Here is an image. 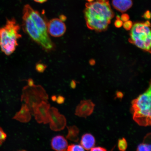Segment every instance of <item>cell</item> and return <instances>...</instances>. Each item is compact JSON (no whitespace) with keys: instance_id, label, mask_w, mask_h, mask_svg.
<instances>
[{"instance_id":"obj_1","label":"cell","mask_w":151,"mask_h":151,"mask_svg":"<svg viewBox=\"0 0 151 151\" xmlns=\"http://www.w3.org/2000/svg\"><path fill=\"white\" fill-rule=\"evenodd\" d=\"M22 28L32 40L47 52L55 50V45L47 31L48 22L42 13L34 9L29 4L24 6L22 11Z\"/></svg>"},{"instance_id":"obj_4","label":"cell","mask_w":151,"mask_h":151,"mask_svg":"<svg viewBox=\"0 0 151 151\" xmlns=\"http://www.w3.org/2000/svg\"><path fill=\"white\" fill-rule=\"evenodd\" d=\"M151 84L145 93L132 101L131 112L133 119L139 126L151 125Z\"/></svg>"},{"instance_id":"obj_26","label":"cell","mask_w":151,"mask_h":151,"mask_svg":"<svg viewBox=\"0 0 151 151\" xmlns=\"http://www.w3.org/2000/svg\"><path fill=\"white\" fill-rule=\"evenodd\" d=\"M92 151H105L107 150L106 149L101 147H93L91 149Z\"/></svg>"},{"instance_id":"obj_8","label":"cell","mask_w":151,"mask_h":151,"mask_svg":"<svg viewBox=\"0 0 151 151\" xmlns=\"http://www.w3.org/2000/svg\"><path fill=\"white\" fill-rule=\"evenodd\" d=\"M50 129L53 131H61L65 129L67 120L64 115L60 114L58 109L55 107H50Z\"/></svg>"},{"instance_id":"obj_31","label":"cell","mask_w":151,"mask_h":151,"mask_svg":"<svg viewBox=\"0 0 151 151\" xmlns=\"http://www.w3.org/2000/svg\"><path fill=\"white\" fill-rule=\"evenodd\" d=\"M60 19L62 21H63L64 22L66 20L67 18H66V17L65 16H64V15H62L61 16H60Z\"/></svg>"},{"instance_id":"obj_18","label":"cell","mask_w":151,"mask_h":151,"mask_svg":"<svg viewBox=\"0 0 151 151\" xmlns=\"http://www.w3.org/2000/svg\"><path fill=\"white\" fill-rule=\"evenodd\" d=\"M67 150L68 151H84V149L81 145L71 144L68 146Z\"/></svg>"},{"instance_id":"obj_32","label":"cell","mask_w":151,"mask_h":151,"mask_svg":"<svg viewBox=\"0 0 151 151\" xmlns=\"http://www.w3.org/2000/svg\"><path fill=\"white\" fill-rule=\"evenodd\" d=\"M89 63L91 65H95L96 63L95 60L93 59L89 61Z\"/></svg>"},{"instance_id":"obj_5","label":"cell","mask_w":151,"mask_h":151,"mask_svg":"<svg viewBox=\"0 0 151 151\" xmlns=\"http://www.w3.org/2000/svg\"><path fill=\"white\" fill-rule=\"evenodd\" d=\"M129 42L138 48L151 52V35L150 27L145 23L137 22L132 26Z\"/></svg>"},{"instance_id":"obj_13","label":"cell","mask_w":151,"mask_h":151,"mask_svg":"<svg viewBox=\"0 0 151 151\" xmlns=\"http://www.w3.org/2000/svg\"><path fill=\"white\" fill-rule=\"evenodd\" d=\"M112 4L117 10L123 13L131 8L133 1L132 0H112Z\"/></svg>"},{"instance_id":"obj_3","label":"cell","mask_w":151,"mask_h":151,"mask_svg":"<svg viewBox=\"0 0 151 151\" xmlns=\"http://www.w3.org/2000/svg\"><path fill=\"white\" fill-rule=\"evenodd\" d=\"M20 29L14 18L7 19L5 25L0 27V47L6 55L13 53L18 46V40L22 37Z\"/></svg>"},{"instance_id":"obj_23","label":"cell","mask_w":151,"mask_h":151,"mask_svg":"<svg viewBox=\"0 0 151 151\" xmlns=\"http://www.w3.org/2000/svg\"><path fill=\"white\" fill-rule=\"evenodd\" d=\"M123 22L120 19H116L114 22V25L116 28H119L123 25Z\"/></svg>"},{"instance_id":"obj_29","label":"cell","mask_w":151,"mask_h":151,"mask_svg":"<svg viewBox=\"0 0 151 151\" xmlns=\"http://www.w3.org/2000/svg\"><path fill=\"white\" fill-rule=\"evenodd\" d=\"M71 88H75L76 87V82L74 80L72 81L70 84Z\"/></svg>"},{"instance_id":"obj_2","label":"cell","mask_w":151,"mask_h":151,"mask_svg":"<svg viewBox=\"0 0 151 151\" xmlns=\"http://www.w3.org/2000/svg\"><path fill=\"white\" fill-rule=\"evenodd\" d=\"M84 16L88 28L101 32L106 30L114 13L108 0H94L86 4Z\"/></svg>"},{"instance_id":"obj_30","label":"cell","mask_w":151,"mask_h":151,"mask_svg":"<svg viewBox=\"0 0 151 151\" xmlns=\"http://www.w3.org/2000/svg\"><path fill=\"white\" fill-rule=\"evenodd\" d=\"M36 2L39 3H43L46 2L48 0H34Z\"/></svg>"},{"instance_id":"obj_14","label":"cell","mask_w":151,"mask_h":151,"mask_svg":"<svg viewBox=\"0 0 151 151\" xmlns=\"http://www.w3.org/2000/svg\"><path fill=\"white\" fill-rule=\"evenodd\" d=\"M95 139L91 134L86 133L82 136L81 141V145L85 150H89L95 145Z\"/></svg>"},{"instance_id":"obj_27","label":"cell","mask_w":151,"mask_h":151,"mask_svg":"<svg viewBox=\"0 0 151 151\" xmlns=\"http://www.w3.org/2000/svg\"><path fill=\"white\" fill-rule=\"evenodd\" d=\"M28 86H32L35 85L33 80L32 78H29L27 81Z\"/></svg>"},{"instance_id":"obj_25","label":"cell","mask_w":151,"mask_h":151,"mask_svg":"<svg viewBox=\"0 0 151 151\" xmlns=\"http://www.w3.org/2000/svg\"><path fill=\"white\" fill-rule=\"evenodd\" d=\"M142 17L146 20L150 19L151 18V14L150 11H146L143 15Z\"/></svg>"},{"instance_id":"obj_11","label":"cell","mask_w":151,"mask_h":151,"mask_svg":"<svg viewBox=\"0 0 151 151\" xmlns=\"http://www.w3.org/2000/svg\"><path fill=\"white\" fill-rule=\"evenodd\" d=\"M51 146L53 150L65 151L67 150L68 145L67 139L63 136L57 135L52 138Z\"/></svg>"},{"instance_id":"obj_20","label":"cell","mask_w":151,"mask_h":151,"mask_svg":"<svg viewBox=\"0 0 151 151\" xmlns=\"http://www.w3.org/2000/svg\"><path fill=\"white\" fill-rule=\"evenodd\" d=\"M36 70L40 73H42L46 69L47 66L44 64L39 63L36 65Z\"/></svg>"},{"instance_id":"obj_28","label":"cell","mask_w":151,"mask_h":151,"mask_svg":"<svg viewBox=\"0 0 151 151\" xmlns=\"http://www.w3.org/2000/svg\"><path fill=\"white\" fill-rule=\"evenodd\" d=\"M116 97L119 99H122L123 97V94L122 93V92L118 91L116 92Z\"/></svg>"},{"instance_id":"obj_35","label":"cell","mask_w":151,"mask_h":151,"mask_svg":"<svg viewBox=\"0 0 151 151\" xmlns=\"http://www.w3.org/2000/svg\"><path fill=\"white\" fill-rule=\"evenodd\" d=\"M86 1H88V2H91L94 1V0H86Z\"/></svg>"},{"instance_id":"obj_16","label":"cell","mask_w":151,"mask_h":151,"mask_svg":"<svg viewBox=\"0 0 151 151\" xmlns=\"http://www.w3.org/2000/svg\"><path fill=\"white\" fill-rule=\"evenodd\" d=\"M128 146L127 143L124 138L119 139L118 142V147L120 151H124L126 150Z\"/></svg>"},{"instance_id":"obj_17","label":"cell","mask_w":151,"mask_h":151,"mask_svg":"<svg viewBox=\"0 0 151 151\" xmlns=\"http://www.w3.org/2000/svg\"><path fill=\"white\" fill-rule=\"evenodd\" d=\"M151 145L149 143L143 142L139 144L137 147V151H150Z\"/></svg>"},{"instance_id":"obj_7","label":"cell","mask_w":151,"mask_h":151,"mask_svg":"<svg viewBox=\"0 0 151 151\" xmlns=\"http://www.w3.org/2000/svg\"><path fill=\"white\" fill-rule=\"evenodd\" d=\"M50 105L48 101H42L34 108L33 114L39 124H46L50 122Z\"/></svg>"},{"instance_id":"obj_22","label":"cell","mask_w":151,"mask_h":151,"mask_svg":"<svg viewBox=\"0 0 151 151\" xmlns=\"http://www.w3.org/2000/svg\"><path fill=\"white\" fill-rule=\"evenodd\" d=\"M65 98L63 97V96L59 95L57 97L56 101L58 104H63L65 102Z\"/></svg>"},{"instance_id":"obj_9","label":"cell","mask_w":151,"mask_h":151,"mask_svg":"<svg viewBox=\"0 0 151 151\" xmlns=\"http://www.w3.org/2000/svg\"><path fill=\"white\" fill-rule=\"evenodd\" d=\"M47 31L52 36L60 37L65 33L66 31L65 24L59 18H54L48 22Z\"/></svg>"},{"instance_id":"obj_6","label":"cell","mask_w":151,"mask_h":151,"mask_svg":"<svg viewBox=\"0 0 151 151\" xmlns=\"http://www.w3.org/2000/svg\"><path fill=\"white\" fill-rule=\"evenodd\" d=\"M48 99L46 90L40 85L27 86L22 88L21 101L27 105L32 115L34 108L42 101H48Z\"/></svg>"},{"instance_id":"obj_21","label":"cell","mask_w":151,"mask_h":151,"mask_svg":"<svg viewBox=\"0 0 151 151\" xmlns=\"http://www.w3.org/2000/svg\"><path fill=\"white\" fill-rule=\"evenodd\" d=\"M123 27L126 30L129 31L131 29L132 26H133V22L131 21L128 20L127 21L124 22L123 24Z\"/></svg>"},{"instance_id":"obj_12","label":"cell","mask_w":151,"mask_h":151,"mask_svg":"<svg viewBox=\"0 0 151 151\" xmlns=\"http://www.w3.org/2000/svg\"><path fill=\"white\" fill-rule=\"evenodd\" d=\"M13 119L21 122H29L31 120V113L27 105L22 104L20 110L17 112Z\"/></svg>"},{"instance_id":"obj_33","label":"cell","mask_w":151,"mask_h":151,"mask_svg":"<svg viewBox=\"0 0 151 151\" xmlns=\"http://www.w3.org/2000/svg\"><path fill=\"white\" fill-rule=\"evenodd\" d=\"M57 99V97L55 95H53L51 97V99L52 101H56Z\"/></svg>"},{"instance_id":"obj_19","label":"cell","mask_w":151,"mask_h":151,"mask_svg":"<svg viewBox=\"0 0 151 151\" xmlns=\"http://www.w3.org/2000/svg\"><path fill=\"white\" fill-rule=\"evenodd\" d=\"M6 137V134L3 131L2 128L0 127V146H1L5 141Z\"/></svg>"},{"instance_id":"obj_10","label":"cell","mask_w":151,"mask_h":151,"mask_svg":"<svg viewBox=\"0 0 151 151\" xmlns=\"http://www.w3.org/2000/svg\"><path fill=\"white\" fill-rule=\"evenodd\" d=\"M95 104L91 100H83L77 106L75 114L80 117L86 118L93 113Z\"/></svg>"},{"instance_id":"obj_24","label":"cell","mask_w":151,"mask_h":151,"mask_svg":"<svg viewBox=\"0 0 151 151\" xmlns=\"http://www.w3.org/2000/svg\"><path fill=\"white\" fill-rule=\"evenodd\" d=\"M129 15L126 14H124L122 15L120 17V19L123 22H125L129 20Z\"/></svg>"},{"instance_id":"obj_34","label":"cell","mask_w":151,"mask_h":151,"mask_svg":"<svg viewBox=\"0 0 151 151\" xmlns=\"http://www.w3.org/2000/svg\"><path fill=\"white\" fill-rule=\"evenodd\" d=\"M145 24H146L147 26H148L149 27H150V22H149V21H147L146 22H145Z\"/></svg>"},{"instance_id":"obj_15","label":"cell","mask_w":151,"mask_h":151,"mask_svg":"<svg viewBox=\"0 0 151 151\" xmlns=\"http://www.w3.org/2000/svg\"><path fill=\"white\" fill-rule=\"evenodd\" d=\"M68 133L66 138L74 142H78L79 141L78 135L80 131L76 126H67Z\"/></svg>"}]
</instances>
